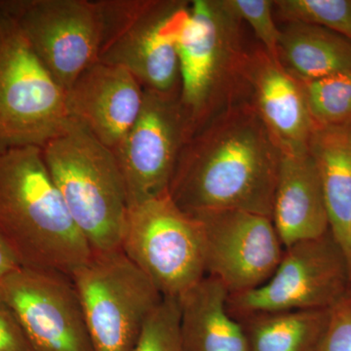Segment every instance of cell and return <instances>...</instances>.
Returning <instances> with one entry per match:
<instances>
[{"label":"cell","mask_w":351,"mask_h":351,"mask_svg":"<svg viewBox=\"0 0 351 351\" xmlns=\"http://www.w3.org/2000/svg\"><path fill=\"white\" fill-rule=\"evenodd\" d=\"M331 309L261 313L239 319L250 351H314Z\"/></svg>","instance_id":"obj_20"},{"label":"cell","mask_w":351,"mask_h":351,"mask_svg":"<svg viewBox=\"0 0 351 351\" xmlns=\"http://www.w3.org/2000/svg\"><path fill=\"white\" fill-rule=\"evenodd\" d=\"M133 351H182L178 299L163 298L145 322Z\"/></svg>","instance_id":"obj_23"},{"label":"cell","mask_w":351,"mask_h":351,"mask_svg":"<svg viewBox=\"0 0 351 351\" xmlns=\"http://www.w3.org/2000/svg\"><path fill=\"white\" fill-rule=\"evenodd\" d=\"M279 17L288 23L317 25L351 40V0H278Z\"/></svg>","instance_id":"obj_22"},{"label":"cell","mask_w":351,"mask_h":351,"mask_svg":"<svg viewBox=\"0 0 351 351\" xmlns=\"http://www.w3.org/2000/svg\"><path fill=\"white\" fill-rule=\"evenodd\" d=\"M309 151L319 168L329 230L351 276V125L315 124Z\"/></svg>","instance_id":"obj_18"},{"label":"cell","mask_w":351,"mask_h":351,"mask_svg":"<svg viewBox=\"0 0 351 351\" xmlns=\"http://www.w3.org/2000/svg\"><path fill=\"white\" fill-rule=\"evenodd\" d=\"M179 100L193 133L237 101L248 100L242 21L223 0H195L178 38Z\"/></svg>","instance_id":"obj_3"},{"label":"cell","mask_w":351,"mask_h":351,"mask_svg":"<svg viewBox=\"0 0 351 351\" xmlns=\"http://www.w3.org/2000/svg\"><path fill=\"white\" fill-rule=\"evenodd\" d=\"M300 83L316 125H351V71Z\"/></svg>","instance_id":"obj_21"},{"label":"cell","mask_w":351,"mask_h":351,"mask_svg":"<svg viewBox=\"0 0 351 351\" xmlns=\"http://www.w3.org/2000/svg\"><path fill=\"white\" fill-rule=\"evenodd\" d=\"M94 351H133L163 300L121 249L93 253L71 274Z\"/></svg>","instance_id":"obj_7"},{"label":"cell","mask_w":351,"mask_h":351,"mask_svg":"<svg viewBox=\"0 0 351 351\" xmlns=\"http://www.w3.org/2000/svg\"><path fill=\"white\" fill-rule=\"evenodd\" d=\"M144 100V87L128 71L101 62L85 69L66 90L69 120L113 154L135 124Z\"/></svg>","instance_id":"obj_14"},{"label":"cell","mask_w":351,"mask_h":351,"mask_svg":"<svg viewBox=\"0 0 351 351\" xmlns=\"http://www.w3.org/2000/svg\"><path fill=\"white\" fill-rule=\"evenodd\" d=\"M350 292L348 261L329 232L285 248L269 280L228 295V308L237 320L261 313L331 309Z\"/></svg>","instance_id":"obj_9"},{"label":"cell","mask_w":351,"mask_h":351,"mask_svg":"<svg viewBox=\"0 0 351 351\" xmlns=\"http://www.w3.org/2000/svg\"><path fill=\"white\" fill-rule=\"evenodd\" d=\"M191 134L179 94L145 90L140 115L114 152L129 208L169 195L178 159Z\"/></svg>","instance_id":"obj_11"},{"label":"cell","mask_w":351,"mask_h":351,"mask_svg":"<svg viewBox=\"0 0 351 351\" xmlns=\"http://www.w3.org/2000/svg\"><path fill=\"white\" fill-rule=\"evenodd\" d=\"M242 22L253 29L260 45L276 61L279 60L280 29L274 20V1L270 0H223Z\"/></svg>","instance_id":"obj_24"},{"label":"cell","mask_w":351,"mask_h":351,"mask_svg":"<svg viewBox=\"0 0 351 351\" xmlns=\"http://www.w3.org/2000/svg\"><path fill=\"white\" fill-rule=\"evenodd\" d=\"M69 123L66 90L41 63L17 23L0 12V152L43 149Z\"/></svg>","instance_id":"obj_6"},{"label":"cell","mask_w":351,"mask_h":351,"mask_svg":"<svg viewBox=\"0 0 351 351\" xmlns=\"http://www.w3.org/2000/svg\"><path fill=\"white\" fill-rule=\"evenodd\" d=\"M247 82L249 100L281 152L308 151L315 123L299 80L258 45L249 53Z\"/></svg>","instance_id":"obj_15"},{"label":"cell","mask_w":351,"mask_h":351,"mask_svg":"<svg viewBox=\"0 0 351 351\" xmlns=\"http://www.w3.org/2000/svg\"><path fill=\"white\" fill-rule=\"evenodd\" d=\"M228 295L206 276L178 298L182 351H250L241 322L228 311Z\"/></svg>","instance_id":"obj_17"},{"label":"cell","mask_w":351,"mask_h":351,"mask_svg":"<svg viewBox=\"0 0 351 351\" xmlns=\"http://www.w3.org/2000/svg\"><path fill=\"white\" fill-rule=\"evenodd\" d=\"M20 267L21 265L17 258L3 237L0 235V283Z\"/></svg>","instance_id":"obj_27"},{"label":"cell","mask_w":351,"mask_h":351,"mask_svg":"<svg viewBox=\"0 0 351 351\" xmlns=\"http://www.w3.org/2000/svg\"><path fill=\"white\" fill-rule=\"evenodd\" d=\"M121 250L163 298L178 299L206 276L199 223L169 195L129 208Z\"/></svg>","instance_id":"obj_8"},{"label":"cell","mask_w":351,"mask_h":351,"mask_svg":"<svg viewBox=\"0 0 351 351\" xmlns=\"http://www.w3.org/2000/svg\"><path fill=\"white\" fill-rule=\"evenodd\" d=\"M41 149L66 210L92 252L121 249L129 204L113 152L73 120Z\"/></svg>","instance_id":"obj_4"},{"label":"cell","mask_w":351,"mask_h":351,"mask_svg":"<svg viewBox=\"0 0 351 351\" xmlns=\"http://www.w3.org/2000/svg\"><path fill=\"white\" fill-rule=\"evenodd\" d=\"M281 151L251 101L232 104L191 134L169 188L188 214L237 209L271 218Z\"/></svg>","instance_id":"obj_1"},{"label":"cell","mask_w":351,"mask_h":351,"mask_svg":"<svg viewBox=\"0 0 351 351\" xmlns=\"http://www.w3.org/2000/svg\"><path fill=\"white\" fill-rule=\"evenodd\" d=\"M56 82L68 89L98 62L101 22L97 0H0Z\"/></svg>","instance_id":"obj_10"},{"label":"cell","mask_w":351,"mask_h":351,"mask_svg":"<svg viewBox=\"0 0 351 351\" xmlns=\"http://www.w3.org/2000/svg\"><path fill=\"white\" fill-rule=\"evenodd\" d=\"M314 351H351V292L332 307L326 330Z\"/></svg>","instance_id":"obj_25"},{"label":"cell","mask_w":351,"mask_h":351,"mask_svg":"<svg viewBox=\"0 0 351 351\" xmlns=\"http://www.w3.org/2000/svg\"><path fill=\"white\" fill-rule=\"evenodd\" d=\"M98 62L128 71L145 90L179 94L178 38L189 1L97 0Z\"/></svg>","instance_id":"obj_5"},{"label":"cell","mask_w":351,"mask_h":351,"mask_svg":"<svg viewBox=\"0 0 351 351\" xmlns=\"http://www.w3.org/2000/svg\"><path fill=\"white\" fill-rule=\"evenodd\" d=\"M34 351H94L71 277L21 267L0 283Z\"/></svg>","instance_id":"obj_13"},{"label":"cell","mask_w":351,"mask_h":351,"mask_svg":"<svg viewBox=\"0 0 351 351\" xmlns=\"http://www.w3.org/2000/svg\"><path fill=\"white\" fill-rule=\"evenodd\" d=\"M279 60L299 82L351 71V40L317 25L288 23L280 29Z\"/></svg>","instance_id":"obj_19"},{"label":"cell","mask_w":351,"mask_h":351,"mask_svg":"<svg viewBox=\"0 0 351 351\" xmlns=\"http://www.w3.org/2000/svg\"><path fill=\"white\" fill-rule=\"evenodd\" d=\"M0 351H34L17 316L0 294Z\"/></svg>","instance_id":"obj_26"},{"label":"cell","mask_w":351,"mask_h":351,"mask_svg":"<svg viewBox=\"0 0 351 351\" xmlns=\"http://www.w3.org/2000/svg\"><path fill=\"white\" fill-rule=\"evenodd\" d=\"M189 215L202 232L205 274L230 295L257 288L274 274L285 248L271 218L237 209Z\"/></svg>","instance_id":"obj_12"},{"label":"cell","mask_w":351,"mask_h":351,"mask_svg":"<svg viewBox=\"0 0 351 351\" xmlns=\"http://www.w3.org/2000/svg\"><path fill=\"white\" fill-rule=\"evenodd\" d=\"M0 235L27 269L71 277L92 256L51 177L41 147L0 152Z\"/></svg>","instance_id":"obj_2"},{"label":"cell","mask_w":351,"mask_h":351,"mask_svg":"<svg viewBox=\"0 0 351 351\" xmlns=\"http://www.w3.org/2000/svg\"><path fill=\"white\" fill-rule=\"evenodd\" d=\"M271 219L284 248L330 232L319 168L309 149L281 152Z\"/></svg>","instance_id":"obj_16"}]
</instances>
